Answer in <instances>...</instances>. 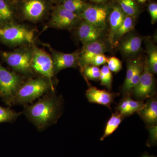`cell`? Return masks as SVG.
Instances as JSON below:
<instances>
[{
    "mask_svg": "<svg viewBox=\"0 0 157 157\" xmlns=\"http://www.w3.org/2000/svg\"><path fill=\"white\" fill-rule=\"evenodd\" d=\"M140 61V60L137 59L130 60L128 62L126 76L123 86L124 90L128 84L129 82L134 75L136 68Z\"/></svg>",
    "mask_w": 157,
    "mask_h": 157,
    "instance_id": "obj_27",
    "label": "cell"
},
{
    "mask_svg": "<svg viewBox=\"0 0 157 157\" xmlns=\"http://www.w3.org/2000/svg\"><path fill=\"white\" fill-rule=\"evenodd\" d=\"M23 79L17 73L11 72L0 64V95L11 104Z\"/></svg>",
    "mask_w": 157,
    "mask_h": 157,
    "instance_id": "obj_6",
    "label": "cell"
},
{
    "mask_svg": "<svg viewBox=\"0 0 157 157\" xmlns=\"http://www.w3.org/2000/svg\"><path fill=\"white\" fill-rule=\"evenodd\" d=\"M108 50L109 48L106 43L100 39L83 45L81 52H79L78 62L81 71L90 66V62L94 57Z\"/></svg>",
    "mask_w": 157,
    "mask_h": 157,
    "instance_id": "obj_10",
    "label": "cell"
},
{
    "mask_svg": "<svg viewBox=\"0 0 157 157\" xmlns=\"http://www.w3.org/2000/svg\"><path fill=\"white\" fill-rule=\"evenodd\" d=\"M145 104L140 101H135L130 98H126L121 102L118 107L119 113L122 116L129 115L139 112Z\"/></svg>",
    "mask_w": 157,
    "mask_h": 157,
    "instance_id": "obj_17",
    "label": "cell"
},
{
    "mask_svg": "<svg viewBox=\"0 0 157 157\" xmlns=\"http://www.w3.org/2000/svg\"><path fill=\"white\" fill-rule=\"evenodd\" d=\"M147 52L148 54L147 65L150 70L152 73H157V46L152 42L147 41L146 44Z\"/></svg>",
    "mask_w": 157,
    "mask_h": 157,
    "instance_id": "obj_23",
    "label": "cell"
},
{
    "mask_svg": "<svg viewBox=\"0 0 157 157\" xmlns=\"http://www.w3.org/2000/svg\"><path fill=\"white\" fill-rule=\"evenodd\" d=\"M86 97L89 101L109 107L113 101L112 94L105 90L98 89L95 87L89 88L86 92Z\"/></svg>",
    "mask_w": 157,
    "mask_h": 157,
    "instance_id": "obj_15",
    "label": "cell"
},
{
    "mask_svg": "<svg viewBox=\"0 0 157 157\" xmlns=\"http://www.w3.org/2000/svg\"><path fill=\"white\" fill-rule=\"evenodd\" d=\"M151 144L154 145L157 141V126L151 128Z\"/></svg>",
    "mask_w": 157,
    "mask_h": 157,
    "instance_id": "obj_33",
    "label": "cell"
},
{
    "mask_svg": "<svg viewBox=\"0 0 157 157\" xmlns=\"http://www.w3.org/2000/svg\"><path fill=\"white\" fill-rule=\"evenodd\" d=\"M100 78L102 85L105 86L110 89L111 88L112 82V75L111 71L106 65L103 66L100 70Z\"/></svg>",
    "mask_w": 157,
    "mask_h": 157,
    "instance_id": "obj_26",
    "label": "cell"
},
{
    "mask_svg": "<svg viewBox=\"0 0 157 157\" xmlns=\"http://www.w3.org/2000/svg\"><path fill=\"white\" fill-rule=\"evenodd\" d=\"M34 37L35 31L24 25L11 22L0 26V40L7 45L32 44Z\"/></svg>",
    "mask_w": 157,
    "mask_h": 157,
    "instance_id": "obj_3",
    "label": "cell"
},
{
    "mask_svg": "<svg viewBox=\"0 0 157 157\" xmlns=\"http://www.w3.org/2000/svg\"><path fill=\"white\" fill-rule=\"evenodd\" d=\"M11 0H0V23L13 22L15 11Z\"/></svg>",
    "mask_w": 157,
    "mask_h": 157,
    "instance_id": "obj_19",
    "label": "cell"
},
{
    "mask_svg": "<svg viewBox=\"0 0 157 157\" xmlns=\"http://www.w3.org/2000/svg\"><path fill=\"white\" fill-rule=\"evenodd\" d=\"M117 2L125 15L135 18L139 14L140 9L135 0H117Z\"/></svg>",
    "mask_w": 157,
    "mask_h": 157,
    "instance_id": "obj_21",
    "label": "cell"
},
{
    "mask_svg": "<svg viewBox=\"0 0 157 157\" xmlns=\"http://www.w3.org/2000/svg\"><path fill=\"white\" fill-rule=\"evenodd\" d=\"M20 9L25 19L32 22L41 20L46 15L50 2L48 0H22Z\"/></svg>",
    "mask_w": 157,
    "mask_h": 157,
    "instance_id": "obj_8",
    "label": "cell"
},
{
    "mask_svg": "<svg viewBox=\"0 0 157 157\" xmlns=\"http://www.w3.org/2000/svg\"><path fill=\"white\" fill-rule=\"evenodd\" d=\"M32 49L22 47L14 51L4 52L3 58L14 71L24 75L33 73L32 68Z\"/></svg>",
    "mask_w": 157,
    "mask_h": 157,
    "instance_id": "obj_4",
    "label": "cell"
},
{
    "mask_svg": "<svg viewBox=\"0 0 157 157\" xmlns=\"http://www.w3.org/2000/svg\"><path fill=\"white\" fill-rule=\"evenodd\" d=\"M126 15L119 6L117 5L113 7L109 16L110 29L109 35V43L112 45L113 40L116 32L123 21Z\"/></svg>",
    "mask_w": 157,
    "mask_h": 157,
    "instance_id": "obj_16",
    "label": "cell"
},
{
    "mask_svg": "<svg viewBox=\"0 0 157 157\" xmlns=\"http://www.w3.org/2000/svg\"><path fill=\"white\" fill-rule=\"evenodd\" d=\"M77 28V36L83 45L100 39L104 31L83 20Z\"/></svg>",
    "mask_w": 157,
    "mask_h": 157,
    "instance_id": "obj_13",
    "label": "cell"
},
{
    "mask_svg": "<svg viewBox=\"0 0 157 157\" xmlns=\"http://www.w3.org/2000/svg\"><path fill=\"white\" fill-rule=\"evenodd\" d=\"M135 17L126 15L122 23L114 34L112 46H117L124 35L132 31L135 27Z\"/></svg>",
    "mask_w": 157,
    "mask_h": 157,
    "instance_id": "obj_18",
    "label": "cell"
},
{
    "mask_svg": "<svg viewBox=\"0 0 157 157\" xmlns=\"http://www.w3.org/2000/svg\"><path fill=\"white\" fill-rule=\"evenodd\" d=\"M32 49V68L33 71L47 78L53 86L52 79L55 74L51 56L34 44H33Z\"/></svg>",
    "mask_w": 157,
    "mask_h": 157,
    "instance_id": "obj_5",
    "label": "cell"
},
{
    "mask_svg": "<svg viewBox=\"0 0 157 157\" xmlns=\"http://www.w3.org/2000/svg\"><path fill=\"white\" fill-rule=\"evenodd\" d=\"M148 10L151 17V23L154 24L157 21V4L151 3L149 5Z\"/></svg>",
    "mask_w": 157,
    "mask_h": 157,
    "instance_id": "obj_32",
    "label": "cell"
},
{
    "mask_svg": "<svg viewBox=\"0 0 157 157\" xmlns=\"http://www.w3.org/2000/svg\"><path fill=\"white\" fill-rule=\"evenodd\" d=\"M107 63L109 70L115 73L119 72L122 67L121 62L115 57H111L107 59Z\"/></svg>",
    "mask_w": 157,
    "mask_h": 157,
    "instance_id": "obj_30",
    "label": "cell"
},
{
    "mask_svg": "<svg viewBox=\"0 0 157 157\" xmlns=\"http://www.w3.org/2000/svg\"><path fill=\"white\" fill-rule=\"evenodd\" d=\"M154 80L153 73L150 70L147 61L138 83L132 89L134 95L140 99H145L151 95L153 90Z\"/></svg>",
    "mask_w": 157,
    "mask_h": 157,
    "instance_id": "obj_12",
    "label": "cell"
},
{
    "mask_svg": "<svg viewBox=\"0 0 157 157\" xmlns=\"http://www.w3.org/2000/svg\"><path fill=\"white\" fill-rule=\"evenodd\" d=\"M122 120V115L119 113H113L109 118L104 131V135L101 138V140H103L106 137L112 134L117 128Z\"/></svg>",
    "mask_w": 157,
    "mask_h": 157,
    "instance_id": "obj_22",
    "label": "cell"
},
{
    "mask_svg": "<svg viewBox=\"0 0 157 157\" xmlns=\"http://www.w3.org/2000/svg\"><path fill=\"white\" fill-rule=\"evenodd\" d=\"M137 2L140 3V4H144V3L146 2L147 0H136Z\"/></svg>",
    "mask_w": 157,
    "mask_h": 157,
    "instance_id": "obj_36",
    "label": "cell"
},
{
    "mask_svg": "<svg viewBox=\"0 0 157 157\" xmlns=\"http://www.w3.org/2000/svg\"><path fill=\"white\" fill-rule=\"evenodd\" d=\"M143 70V65H142V62L140 61L136 68L134 75L129 82L127 87L124 90L129 91L130 90H132V89L138 83V82L140 80Z\"/></svg>",
    "mask_w": 157,
    "mask_h": 157,
    "instance_id": "obj_28",
    "label": "cell"
},
{
    "mask_svg": "<svg viewBox=\"0 0 157 157\" xmlns=\"http://www.w3.org/2000/svg\"><path fill=\"white\" fill-rule=\"evenodd\" d=\"M88 4L83 0H63L60 5L65 9L80 16Z\"/></svg>",
    "mask_w": 157,
    "mask_h": 157,
    "instance_id": "obj_24",
    "label": "cell"
},
{
    "mask_svg": "<svg viewBox=\"0 0 157 157\" xmlns=\"http://www.w3.org/2000/svg\"><path fill=\"white\" fill-rule=\"evenodd\" d=\"M82 72L89 79L96 80L100 78V69L98 67L88 66L84 68Z\"/></svg>",
    "mask_w": 157,
    "mask_h": 157,
    "instance_id": "obj_29",
    "label": "cell"
},
{
    "mask_svg": "<svg viewBox=\"0 0 157 157\" xmlns=\"http://www.w3.org/2000/svg\"><path fill=\"white\" fill-rule=\"evenodd\" d=\"M109 13V8L107 6L88 4L80 16L82 20L104 30Z\"/></svg>",
    "mask_w": 157,
    "mask_h": 157,
    "instance_id": "obj_9",
    "label": "cell"
},
{
    "mask_svg": "<svg viewBox=\"0 0 157 157\" xmlns=\"http://www.w3.org/2000/svg\"><path fill=\"white\" fill-rule=\"evenodd\" d=\"M50 90L54 92V88L47 78L42 76L31 78L21 84L11 104L25 106L41 98Z\"/></svg>",
    "mask_w": 157,
    "mask_h": 157,
    "instance_id": "obj_2",
    "label": "cell"
},
{
    "mask_svg": "<svg viewBox=\"0 0 157 157\" xmlns=\"http://www.w3.org/2000/svg\"><path fill=\"white\" fill-rule=\"evenodd\" d=\"M48 1H49L50 2L58 3V4H60V5L63 0H48Z\"/></svg>",
    "mask_w": 157,
    "mask_h": 157,
    "instance_id": "obj_35",
    "label": "cell"
},
{
    "mask_svg": "<svg viewBox=\"0 0 157 157\" xmlns=\"http://www.w3.org/2000/svg\"><path fill=\"white\" fill-rule=\"evenodd\" d=\"M11 1L14 4V3H15L20 2H21L22 0H11Z\"/></svg>",
    "mask_w": 157,
    "mask_h": 157,
    "instance_id": "obj_37",
    "label": "cell"
},
{
    "mask_svg": "<svg viewBox=\"0 0 157 157\" xmlns=\"http://www.w3.org/2000/svg\"><path fill=\"white\" fill-rule=\"evenodd\" d=\"M142 42L141 37L135 35L130 36L122 41L119 48L124 56H134L141 50Z\"/></svg>",
    "mask_w": 157,
    "mask_h": 157,
    "instance_id": "obj_14",
    "label": "cell"
},
{
    "mask_svg": "<svg viewBox=\"0 0 157 157\" xmlns=\"http://www.w3.org/2000/svg\"><path fill=\"white\" fill-rule=\"evenodd\" d=\"M82 21L79 15L59 5L52 11L49 25L54 28L71 30L77 28Z\"/></svg>",
    "mask_w": 157,
    "mask_h": 157,
    "instance_id": "obj_7",
    "label": "cell"
},
{
    "mask_svg": "<svg viewBox=\"0 0 157 157\" xmlns=\"http://www.w3.org/2000/svg\"><path fill=\"white\" fill-rule=\"evenodd\" d=\"M141 157H155L154 156H153L149 155H144L142 156Z\"/></svg>",
    "mask_w": 157,
    "mask_h": 157,
    "instance_id": "obj_38",
    "label": "cell"
},
{
    "mask_svg": "<svg viewBox=\"0 0 157 157\" xmlns=\"http://www.w3.org/2000/svg\"><path fill=\"white\" fill-rule=\"evenodd\" d=\"M60 98L54 92L42 96L31 105H25L24 114L39 131H42L56 123L60 116Z\"/></svg>",
    "mask_w": 157,
    "mask_h": 157,
    "instance_id": "obj_1",
    "label": "cell"
},
{
    "mask_svg": "<svg viewBox=\"0 0 157 157\" xmlns=\"http://www.w3.org/2000/svg\"><path fill=\"white\" fill-rule=\"evenodd\" d=\"M107 59L104 53L100 54L92 59L90 62V65L95 67L101 66L107 63Z\"/></svg>",
    "mask_w": 157,
    "mask_h": 157,
    "instance_id": "obj_31",
    "label": "cell"
},
{
    "mask_svg": "<svg viewBox=\"0 0 157 157\" xmlns=\"http://www.w3.org/2000/svg\"><path fill=\"white\" fill-rule=\"evenodd\" d=\"M51 53V56L53 61L55 74L67 68L75 67L78 65V50L71 53H65L53 49L48 44H45Z\"/></svg>",
    "mask_w": 157,
    "mask_h": 157,
    "instance_id": "obj_11",
    "label": "cell"
},
{
    "mask_svg": "<svg viewBox=\"0 0 157 157\" xmlns=\"http://www.w3.org/2000/svg\"><path fill=\"white\" fill-rule=\"evenodd\" d=\"M139 112L142 118L148 123L154 124L157 120V102L152 100L148 104H145L144 107Z\"/></svg>",
    "mask_w": 157,
    "mask_h": 157,
    "instance_id": "obj_20",
    "label": "cell"
},
{
    "mask_svg": "<svg viewBox=\"0 0 157 157\" xmlns=\"http://www.w3.org/2000/svg\"><path fill=\"white\" fill-rule=\"evenodd\" d=\"M22 113L0 106V123L15 121Z\"/></svg>",
    "mask_w": 157,
    "mask_h": 157,
    "instance_id": "obj_25",
    "label": "cell"
},
{
    "mask_svg": "<svg viewBox=\"0 0 157 157\" xmlns=\"http://www.w3.org/2000/svg\"><path fill=\"white\" fill-rule=\"evenodd\" d=\"M92 2H94L98 3V4H102L104 3L107 1V0H90Z\"/></svg>",
    "mask_w": 157,
    "mask_h": 157,
    "instance_id": "obj_34",
    "label": "cell"
}]
</instances>
